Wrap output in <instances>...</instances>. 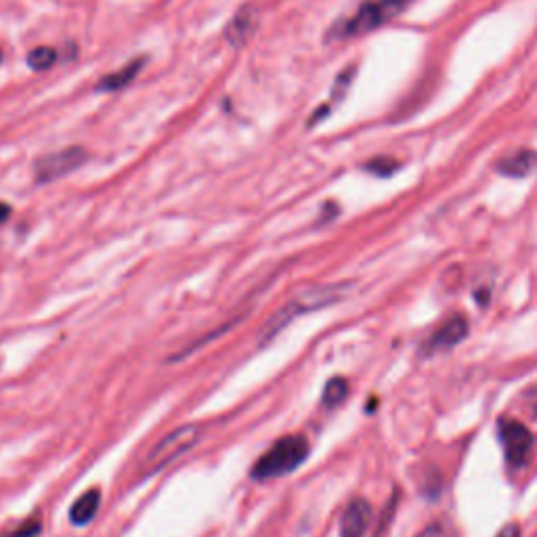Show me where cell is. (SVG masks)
I'll list each match as a JSON object with an SVG mask.
<instances>
[{
	"mask_svg": "<svg viewBox=\"0 0 537 537\" xmlns=\"http://www.w3.org/2000/svg\"><path fill=\"white\" fill-rule=\"evenodd\" d=\"M351 288V283H332V285H315V288H309L296 294L288 304L275 313L273 317L264 323L263 334H261V343L267 344L269 340H273L280 332L288 325L292 319H296L298 315H304V313L330 307L338 301H343L346 296V290Z\"/></svg>",
	"mask_w": 537,
	"mask_h": 537,
	"instance_id": "obj_1",
	"label": "cell"
},
{
	"mask_svg": "<svg viewBox=\"0 0 537 537\" xmlns=\"http://www.w3.org/2000/svg\"><path fill=\"white\" fill-rule=\"evenodd\" d=\"M309 441L303 434H288V437L277 439L273 445L256 460L253 466L254 481H271L280 479L285 474L294 472L298 466L307 460Z\"/></svg>",
	"mask_w": 537,
	"mask_h": 537,
	"instance_id": "obj_2",
	"label": "cell"
},
{
	"mask_svg": "<svg viewBox=\"0 0 537 537\" xmlns=\"http://www.w3.org/2000/svg\"><path fill=\"white\" fill-rule=\"evenodd\" d=\"M413 0H368L351 17L343 19L330 30L328 38H353L363 36L389 24L399 13H403Z\"/></svg>",
	"mask_w": 537,
	"mask_h": 537,
	"instance_id": "obj_3",
	"label": "cell"
},
{
	"mask_svg": "<svg viewBox=\"0 0 537 537\" xmlns=\"http://www.w3.org/2000/svg\"><path fill=\"white\" fill-rule=\"evenodd\" d=\"M202 439V426L200 424H185L170 431L164 439H160L152 450L147 452L143 460V468L147 474H154L173 464L181 455H185L189 450H194Z\"/></svg>",
	"mask_w": 537,
	"mask_h": 537,
	"instance_id": "obj_4",
	"label": "cell"
},
{
	"mask_svg": "<svg viewBox=\"0 0 537 537\" xmlns=\"http://www.w3.org/2000/svg\"><path fill=\"white\" fill-rule=\"evenodd\" d=\"M88 160V154L85 147H67L61 152L43 155L34 164V174L36 183H53L57 179H64L65 174L74 173Z\"/></svg>",
	"mask_w": 537,
	"mask_h": 537,
	"instance_id": "obj_5",
	"label": "cell"
},
{
	"mask_svg": "<svg viewBox=\"0 0 537 537\" xmlns=\"http://www.w3.org/2000/svg\"><path fill=\"white\" fill-rule=\"evenodd\" d=\"M500 441L504 445L506 462L510 466H522L529 460L533 450V434L525 424L516 423L512 418H502L498 423Z\"/></svg>",
	"mask_w": 537,
	"mask_h": 537,
	"instance_id": "obj_6",
	"label": "cell"
},
{
	"mask_svg": "<svg viewBox=\"0 0 537 537\" xmlns=\"http://www.w3.org/2000/svg\"><path fill=\"white\" fill-rule=\"evenodd\" d=\"M468 336V322L464 315H453L439 325L433 332L431 338L424 343V355H433V353H441L447 349H453L455 344H460L462 340Z\"/></svg>",
	"mask_w": 537,
	"mask_h": 537,
	"instance_id": "obj_7",
	"label": "cell"
},
{
	"mask_svg": "<svg viewBox=\"0 0 537 537\" xmlns=\"http://www.w3.org/2000/svg\"><path fill=\"white\" fill-rule=\"evenodd\" d=\"M372 522V504L363 498H355L346 504L340 516V537H363Z\"/></svg>",
	"mask_w": 537,
	"mask_h": 537,
	"instance_id": "obj_8",
	"label": "cell"
},
{
	"mask_svg": "<svg viewBox=\"0 0 537 537\" xmlns=\"http://www.w3.org/2000/svg\"><path fill=\"white\" fill-rule=\"evenodd\" d=\"M256 22L258 15L253 6H244L235 13V17L231 19V24L225 28V40L231 46H244L253 38V34L256 30Z\"/></svg>",
	"mask_w": 537,
	"mask_h": 537,
	"instance_id": "obj_9",
	"label": "cell"
},
{
	"mask_svg": "<svg viewBox=\"0 0 537 537\" xmlns=\"http://www.w3.org/2000/svg\"><path fill=\"white\" fill-rule=\"evenodd\" d=\"M537 166V154L532 149H521L512 155H508L498 164V170L502 174L512 176V179H522V176L532 174Z\"/></svg>",
	"mask_w": 537,
	"mask_h": 537,
	"instance_id": "obj_10",
	"label": "cell"
},
{
	"mask_svg": "<svg viewBox=\"0 0 537 537\" xmlns=\"http://www.w3.org/2000/svg\"><path fill=\"white\" fill-rule=\"evenodd\" d=\"M99 504H101V492H99V489H88V492H85L72 504L70 521L78 527L88 525V522L94 519V514H97Z\"/></svg>",
	"mask_w": 537,
	"mask_h": 537,
	"instance_id": "obj_11",
	"label": "cell"
},
{
	"mask_svg": "<svg viewBox=\"0 0 537 537\" xmlns=\"http://www.w3.org/2000/svg\"><path fill=\"white\" fill-rule=\"evenodd\" d=\"M141 65L143 61H133V64H128L126 67H122L120 72L110 74V76H105L101 80L97 91H120V88H124L133 83L134 78H137V74L141 72Z\"/></svg>",
	"mask_w": 537,
	"mask_h": 537,
	"instance_id": "obj_12",
	"label": "cell"
},
{
	"mask_svg": "<svg viewBox=\"0 0 537 537\" xmlns=\"http://www.w3.org/2000/svg\"><path fill=\"white\" fill-rule=\"evenodd\" d=\"M349 395V383H346L344 378H332L328 384H325L323 389V397H322V403L323 407H336L343 403V401Z\"/></svg>",
	"mask_w": 537,
	"mask_h": 537,
	"instance_id": "obj_13",
	"label": "cell"
},
{
	"mask_svg": "<svg viewBox=\"0 0 537 537\" xmlns=\"http://www.w3.org/2000/svg\"><path fill=\"white\" fill-rule=\"evenodd\" d=\"M55 61H57V51L51 49V46H36V49H32L28 55V65L36 72L49 70Z\"/></svg>",
	"mask_w": 537,
	"mask_h": 537,
	"instance_id": "obj_14",
	"label": "cell"
},
{
	"mask_svg": "<svg viewBox=\"0 0 537 537\" xmlns=\"http://www.w3.org/2000/svg\"><path fill=\"white\" fill-rule=\"evenodd\" d=\"M416 537H460V532L452 525V522L439 521V522H431V525L423 529Z\"/></svg>",
	"mask_w": 537,
	"mask_h": 537,
	"instance_id": "obj_15",
	"label": "cell"
},
{
	"mask_svg": "<svg viewBox=\"0 0 537 537\" xmlns=\"http://www.w3.org/2000/svg\"><path fill=\"white\" fill-rule=\"evenodd\" d=\"M365 170H370L372 174H378V176H391L393 173H397L399 170V162H395L393 158H376L365 164Z\"/></svg>",
	"mask_w": 537,
	"mask_h": 537,
	"instance_id": "obj_16",
	"label": "cell"
},
{
	"mask_svg": "<svg viewBox=\"0 0 537 537\" xmlns=\"http://www.w3.org/2000/svg\"><path fill=\"white\" fill-rule=\"evenodd\" d=\"M353 76H355V67H349V70L340 74L338 80H336L334 93H332V101H334V99H343V94L346 93V88H349Z\"/></svg>",
	"mask_w": 537,
	"mask_h": 537,
	"instance_id": "obj_17",
	"label": "cell"
},
{
	"mask_svg": "<svg viewBox=\"0 0 537 537\" xmlns=\"http://www.w3.org/2000/svg\"><path fill=\"white\" fill-rule=\"evenodd\" d=\"M40 533V521L32 519L17 529L15 533H6L5 537H36Z\"/></svg>",
	"mask_w": 537,
	"mask_h": 537,
	"instance_id": "obj_18",
	"label": "cell"
},
{
	"mask_svg": "<svg viewBox=\"0 0 537 537\" xmlns=\"http://www.w3.org/2000/svg\"><path fill=\"white\" fill-rule=\"evenodd\" d=\"M498 537H521V527L516 525V522H510L502 532L498 533Z\"/></svg>",
	"mask_w": 537,
	"mask_h": 537,
	"instance_id": "obj_19",
	"label": "cell"
},
{
	"mask_svg": "<svg viewBox=\"0 0 537 537\" xmlns=\"http://www.w3.org/2000/svg\"><path fill=\"white\" fill-rule=\"evenodd\" d=\"M9 216H11V206L9 204L0 202V223H5L6 219H9Z\"/></svg>",
	"mask_w": 537,
	"mask_h": 537,
	"instance_id": "obj_20",
	"label": "cell"
},
{
	"mask_svg": "<svg viewBox=\"0 0 537 537\" xmlns=\"http://www.w3.org/2000/svg\"><path fill=\"white\" fill-rule=\"evenodd\" d=\"M0 64H3V51H0Z\"/></svg>",
	"mask_w": 537,
	"mask_h": 537,
	"instance_id": "obj_21",
	"label": "cell"
}]
</instances>
